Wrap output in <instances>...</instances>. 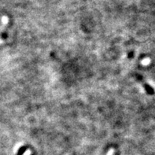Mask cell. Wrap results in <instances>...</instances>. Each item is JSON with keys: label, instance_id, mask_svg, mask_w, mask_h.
<instances>
[{"label": "cell", "instance_id": "cell-1", "mask_svg": "<svg viewBox=\"0 0 155 155\" xmlns=\"http://www.w3.org/2000/svg\"><path fill=\"white\" fill-rule=\"evenodd\" d=\"M150 63V59H149V58H145V59H143V61H142V64L144 65H149Z\"/></svg>", "mask_w": 155, "mask_h": 155}, {"label": "cell", "instance_id": "cell-2", "mask_svg": "<svg viewBox=\"0 0 155 155\" xmlns=\"http://www.w3.org/2000/svg\"><path fill=\"white\" fill-rule=\"evenodd\" d=\"M114 150L110 149L108 151V153H107V155H114Z\"/></svg>", "mask_w": 155, "mask_h": 155}, {"label": "cell", "instance_id": "cell-3", "mask_svg": "<svg viewBox=\"0 0 155 155\" xmlns=\"http://www.w3.org/2000/svg\"><path fill=\"white\" fill-rule=\"evenodd\" d=\"M31 150H26V151L24 153L23 155H31Z\"/></svg>", "mask_w": 155, "mask_h": 155}]
</instances>
